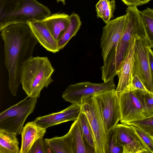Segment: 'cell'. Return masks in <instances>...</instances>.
I'll list each match as a JSON object with an SVG mask.
<instances>
[{
	"label": "cell",
	"mask_w": 153,
	"mask_h": 153,
	"mask_svg": "<svg viewBox=\"0 0 153 153\" xmlns=\"http://www.w3.org/2000/svg\"><path fill=\"white\" fill-rule=\"evenodd\" d=\"M4 43V64L7 70L9 90L16 96L21 84V72L25 63L32 57L39 43L27 24L9 25L1 31Z\"/></svg>",
	"instance_id": "cell-1"
},
{
	"label": "cell",
	"mask_w": 153,
	"mask_h": 153,
	"mask_svg": "<svg viewBox=\"0 0 153 153\" xmlns=\"http://www.w3.org/2000/svg\"><path fill=\"white\" fill-rule=\"evenodd\" d=\"M51 14L36 0H0V31L11 25L42 21Z\"/></svg>",
	"instance_id": "cell-2"
},
{
	"label": "cell",
	"mask_w": 153,
	"mask_h": 153,
	"mask_svg": "<svg viewBox=\"0 0 153 153\" xmlns=\"http://www.w3.org/2000/svg\"><path fill=\"white\" fill-rule=\"evenodd\" d=\"M54 71L47 57L32 56L28 60L22 67L20 77L27 96L39 98L42 90L53 82L51 76Z\"/></svg>",
	"instance_id": "cell-3"
},
{
	"label": "cell",
	"mask_w": 153,
	"mask_h": 153,
	"mask_svg": "<svg viewBox=\"0 0 153 153\" xmlns=\"http://www.w3.org/2000/svg\"><path fill=\"white\" fill-rule=\"evenodd\" d=\"M140 11L135 6H128L126 9V26L108 73V76L111 79H114L119 73L132 38L137 35L146 37Z\"/></svg>",
	"instance_id": "cell-4"
},
{
	"label": "cell",
	"mask_w": 153,
	"mask_h": 153,
	"mask_svg": "<svg viewBox=\"0 0 153 153\" xmlns=\"http://www.w3.org/2000/svg\"><path fill=\"white\" fill-rule=\"evenodd\" d=\"M144 92L130 87L117 93L121 123L127 124L147 117Z\"/></svg>",
	"instance_id": "cell-5"
},
{
	"label": "cell",
	"mask_w": 153,
	"mask_h": 153,
	"mask_svg": "<svg viewBox=\"0 0 153 153\" xmlns=\"http://www.w3.org/2000/svg\"><path fill=\"white\" fill-rule=\"evenodd\" d=\"M127 15L110 20L103 27L100 47L103 61V66L108 71L112 63L118 44L126 26Z\"/></svg>",
	"instance_id": "cell-6"
},
{
	"label": "cell",
	"mask_w": 153,
	"mask_h": 153,
	"mask_svg": "<svg viewBox=\"0 0 153 153\" xmlns=\"http://www.w3.org/2000/svg\"><path fill=\"white\" fill-rule=\"evenodd\" d=\"M37 97L27 96L24 99L12 106L0 114V130L21 134L24 124L27 117L33 113Z\"/></svg>",
	"instance_id": "cell-7"
},
{
	"label": "cell",
	"mask_w": 153,
	"mask_h": 153,
	"mask_svg": "<svg viewBox=\"0 0 153 153\" xmlns=\"http://www.w3.org/2000/svg\"><path fill=\"white\" fill-rule=\"evenodd\" d=\"M81 105V111L86 116L93 132L95 153H108V135L105 132L101 114L94 95L83 99Z\"/></svg>",
	"instance_id": "cell-8"
},
{
	"label": "cell",
	"mask_w": 153,
	"mask_h": 153,
	"mask_svg": "<svg viewBox=\"0 0 153 153\" xmlns=\"http://www.w3.org/2000/svg\"><path fill=\"white\" fill-rule=\"evenodd\" d=\"M102 118L105 132L108 135L118 124L120 119L118 94L115 89L94 95Z\"/></svg>",
	"instance_id": "cell-9"
},
{
	"label": "cell",
	"mask_w": 153,
	"mask_h": 153,
	"mask_svg": "<svg viewBox=\"0 0 153 153\" xmlns=\"http://www.w3.org/2000/svg\"><path fill=\"white\" fill-rule=\"evenodd\" d=\"M149 46L146 37L136 36L133 73L139 77L148 91L153 93V79L150 71L148 55Z\"/></svg>",
	"instance_id": "cell-10"
},
{
	"label": "cell",
	"mask_w": 153,
	"mask_h": 153,
	"mask_svg": "<svg viewBox=\"0 0 153 153\" xmlns=\"http://www.w3.org/2000/svg\"><path fill=\"white\" fill-rule=\"evenodd\" d=\"M115 88L114 81L101 83L83 82L68 85L62 93V97L65 101L81 105L86 98Z\"/></svg>",
	"instance_id": "cell-11"
},
{
	"label": "cell",
	"mask_w": 153,
	"mask_h": 153,
	"mask_svg": "<svg viewBox=\"0 0 153 153\" xmlns=\"http://www.w3.org/2000/svg\"><path fill=\"white\" fill-rule=\"evenodd\" d=\"M115 128L118 140L123 148V153H152L132 125L121 123Z\"/></svg>",
	"instance_id": "cell-12"
},
{
	"label": "cell",
	"mask_w": 153,
	"mask_h": 153,
	"mask_svg": "<svg viewBox=\"0 0 153 153\" xmlns=\"http://www.w3.org/2000/svg\"><path fill=\"white\" fill-rule=\"evenodd\" d=\"M81 111V105L72 104L61 111L38 117L34 121L42 127L47 128L63 123L76 120Z\"/></svg>",
	"instance_id": "cell-13"
},
{
	"label": "cell",
	"mask_w": 153,
	"mask_h": 153,
	"mask_svg": "<svg viewBox=\"0 0 153 153\" xmlns=\"http://www.w3.org/2000/svg\"><path fill=\"white\" fill-rule=\"evenodd\" d=\"M136 36L132 39L126 55L117 75L118 82L116 91L119 93L130 87L133 74L134 45Z\"/></svg>",
	"instance_id": "cell-14"
},
{
	"label": "cell",
	"mask_w": 153,
	"mask_h": 153,
	"mask_svg": "<svg viewBox=\"0 0 153 153\" xmlns=\"http://www.w3.org/2000/svg\"><path fill=\"white\" fill-rule=\"evenodd\" d=\"M27 25L39 43L47 51L56 53L59 51L57 41L53 37L42 20L28 22Z\"/></svg>",
	"instance_id": "cell-15"
},
{
	"label": "cell",
	"mask_w": 153,
	"mask_h": 153,
	"mask_svg": "<svg viewBox=\"0 0 153 153\" xmlns=\"http://www.w3.org/2000/svg\"><path fill=\"white\" fill-rule=\"evenodd\" d=\"M46 129L34 121L28 122L21 133L22 143L19 153H28L34 143L39 138H43Z\"/></svg>",
	"instance_id": "cell-16"
},
{
	"label": "cell",
	"mask_w": 153,
	"mask_h": 153,
	"mask_svg": "<svg viewBox=\"0 0 153 153\" xmlns=\"http://www.w3.org/2000/svg\"><path fill=\"white\" fill-rule=\"evenodd\" d=\"M48 29L57 41L62 37L70 21L69 16L64 13H57L42 20Z\"/></svg>",
	"instance_id": "cell-17"
},
{
	"label": "cell",
	"mask_w": 153,
	"mask_h": 153,
	"mask_svg": "<svg viewBox=\"0 0 153 153\" xmlns=\"http://www.w3.org/2000/svg\"><path fill=\"white\" fill-rule=\"evenodd\" d=\"M44 140L50 153H75L71 135L69 131L62 136L45 139Z\"/></svg>",
	"instance_id": "cell-18"
},
{
	"label": "cell",
	"mask_w": 153,
	"mask_h": 153,
	"mask_svg": "<svg viewBox=\"0 0 153 153\" xmlns=\"http://www.w3.org/2000/svg\"><path fill=\"white\" fill-rule=\"evenodd\" d=\"M69 23L61 38L57 41L59 49H62L80 28L82 23L79 16L74 12L69 16Z\"/></svg>",
	"instance_id": "cell-19"
},
{
	"label": "cell",
	"mask_w": 153,
	"mask_h": 153,
	"mask_svg": "<svg viewBox=\"0 0 153 153\" xmlns=\"http://www.w3.org/2000/svg\"><path fill=\"white\" fill-rule=\"evenodd\" d=\"M17 135L13 132L0 130V153H19Z\"/></svg>",
	"instance_id": "cell-20"
},
{
	"label": "cell",
	"mask_w": 153,
	"mask_h": 153,
	"mask_svg": "<svg viewBox=\"0 0 153 153\" xmlns=\"http://www.w3.org/2000/svg\"><path fill=\"white\" fill-rule=\"evenodd\" d=\"M69 131L71 135L75 153H94L92 149L89 148L90 147L84 141L77 120L72 124Z\"/></svg>",
	"instance_id": "cell-21"
},
{
	"label": "cell",
	"mask_w": 153,
	"mask_h": 153,
	"mask_svg": "<svg viewBox=\"0 0 153 153\" xmlns=\"http://www.w3.org/2000/svg\"><path fill=\"white\" fill-rule=\"evenodd\" d=\"M77 121L84 141L95 153V146L93 132L86 116L82 111L80 113Z\"/></svg>",
	"instance_id": "cell-22"
},
{
	"label": "cell",
	"mask_w": 153,
	"mask_h": 153,
	"mask_svg": "<svg viewBox=\"0 0 153 153\" xmlns=\"http://www.w3.org/2000/svg\"><path fill=\"white\" fill-rule=\"evenodd\" d=\"M95 7L97 16L101 18L106 24L113 16L115 2L114 0H99Z\"/></svg>",
	"instance_id": "cell-23"
},
{
	"label": "cell",
	"mask_w": 153,
	"mask_h": 153,
	"mask_svg": "<svg viewBox=\"0 0 153 153\" xmlns=\"http://www.w3.org/2000/svg\"><path fill=\"white\" fill-rule=\"evenodd\" d=\"M145 30L146 38L153 50V9L147 7L140 11Z\"/></svg>",
	"instance_id": "cell-24"
},
{
	"label": "cell",
	"mask_w": 153,
	"mask_h": 153,
	"mask_svg": "<svg viewBox=\"0 0 153 153\" xmlns=\"http://www.w3.org/2000/svg\"><path fill=\"white\" fill-rule=\"evenodd\" d=\"M108 135V153H123V148L118 140L115 128Z\"/></svg>",
	"instance_id": "cell-25"
},
{
	"label": "cell",
	"mask_w": 153,
	"mask_h": 153,
	"mask_svg": "<svg viewBox=\"0 0 153 153\" xmlns=\"http://www.w3.org/2000/svg\"><path fill=\"white\" fill-rule=\"evenodd\" d=\"M127 124L137 126L149 133L153 137V115Z\"/></svg>",
	"instance_id": "cell-26"
},
{
	"label": "cell",
	"mask_w": 153,
	"mask_h": 153,
	"mask_svg": "<svg viewBox=\"0 0 153 153\" xmlns=\"http://www.w3.org/2000/svg\"><path fill=\"white\" fill-rule=\"evenodd\" d=\"M144 143L153 153V137L149 133L135 126L132 125Z\"/></svg>",
	"instance_id": "cell-27"
},
{
	"label": "cell",
	"mask_w": 153,
	"mask_h": 153,
	"mask_svg": "<svg viewBox=\"0 0 153 153\" xmlns=\"http://www.w3.org/2000/svg\"><path fill=\"white\" fill-rule=\"evenodd\" d=\"M28 153H50L48 146L43 138L37 140L31 147Z\"/></svg>",
	"instance_id": "cell-28"
},
{
	"label": "cell",
	"mask_w": 153,
	"mask_h": 153,
	"mask_svg": "<svg viewBox=\"0 0 153 153\" xmlns=\"http://www.w3.org/2000/svg\"><path fill=\"white\" fill-rule=\"evenodd\" d=\"M144 94L148 117L153 115V93L145 92Z\"/></svg>",
	"instance_id": "cell-29"
},
{
	"label": "cell",
	"mask_w": 153,
	"mask_h": 153,
	"mask_svg": "<svg viewBox=\"0 0 153 153\" xmlns=\"http://www.w3.org/2000/svg\"><path fill=\"white\" fill-rule=\"evenodd\" d=\"M130 87L135 89L144 92H149L139 77L135 74H133Z\"/></svg>",
	"instance_id": "cell-30"
},
{
	"label": "cell",
	"mask_w": 153,
	"mask_h": 153,
	"mask_svg": "<svg viewBox=\"0 0 153 153\" xmlns=\"http://www.w3.org/2000/svg\"><path fill=\"white\" fill-rule=\"evenodd\" d=\"M151 0H121L128 6L137 7L142 5L149 2Z\"/></svg>",
	"instance_id": "cell-31"
},
{
	"label": "cell",
	"mask_w": 153,
	"mask_h": 153,
	"mask_svg": "<svg viewBox=\"0 0 153 153\" xmlns=\"http://www.w3.org/2000/svg\"><path fill=\"white\" fill-rule=\"evenodd\" d=\"M148 55L150 71L153 79V51L149 46L148 48Z\"/></svg>",
	"instance_id": "cell-32"
},
{
	"label": "cell",
	"mask_w": 153,
	"mask_h": 153,
	"mask_svg": "<svg viewBox=\"0 0 153 153\" xmlns=\"http://www.w3.org/2000/svg\"><path fill=\"white\" fill-rule=\"evenodd\" d=\"M57 2H61L63 5H65V0H56Z\"/></svg>",
	"instance_id": "cell-33"
}]
</instances>
